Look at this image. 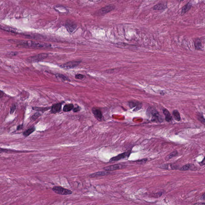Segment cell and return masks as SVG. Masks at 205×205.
Returning <instances> with one entry per match:
<instances>
[{
	"label": "cell",
	"instance_id": "obj_27",
	"mask_svg": "<svg viewBox=\"0 0 205 205\" xmlns=\"http://www.w3.org/2000/svg\"><path fill=\"white\" fill-rule=\"evenodd\" d=\"M41 115V114L39 112H36L34 114V115L32 116V119L33 120H35L38 117H40Z\"/></svg>",
	"mask_w": 205,
	"mask_h": 205
},
{
	"label": "cell",
	"instance_id": "obj_16",
	"mask_svg": "<svg viewBox=\"0 0 205 205\" xmlns=\"http://www.w3.org/2000/svg\"><path fill=\"white\" fill-rule=\"evenodd\" d=\"M192 4L190 2H188V3L186 5L184 6V7L182 8V12H181L182 15H183L186 13L187 11H188L192 8Z\"/></svg>",
	"mask_w": 205,
	"mask_h": 205
},
{
	"label": "cell",
	"instance_id": "obj_7",
	"mask_svg": "<svg viewBox=\"0 0 205 205\" xmlns=\"http://www.w3.org/2000/svg\"><path fill=\"white\" fill-rule=\"evenodd\" d=\"M130 153H131L130 151H127V152H124L123 153L119 154L116 156L113 157L112 158H111L109 161H119L121 159H124L129 156Z\"/></svg>",
	"mask_w": 205,
	"mask_h": 205
},
{
	"label": "cell",
	"instance_id": "obj_1",
	"mask_svg": "<svg viewBox=\"0 0 205 205\" xmlns=\"http://www.w3.org/2000/svg\"><path fill=\"white\" fill-rule=\"evenodd\" d=\"M19 43H20V45L32 47L49 48L51 46V45L49 44L35 42L33 41H19Z\"/></svg>",
	"mask_w": 205,
	"mask_h": 205
},
{
	"label": "cell",
	"instance_id": "obj_37",
	"mask_svg": "<svg viewBox=\"0 0 205 205\" xmlns=\"http://www.w3.org/2000/svg\"><path fill=\"white\" fill-rule=\"evenodd\" d=\"M89 0V1H93V0Z\"/></svg>",
	"mask_w": 205,
	"mask_h": 205
},
{
	"label": "cell",
	"instance_id": "obj_22",
	"mask_svg": "<svg viewBox=\"0 0 205 205\" xmlns=\"http://www.w3.org/2000/svg\"><path fill=\"white\" fill-rule=\"evenodd\" d=\"M1 29L2 30H5V31L11 32L13 33H16L17 32V30L12 28L8 27H1Z\"/></svg>",
	"mask_w": 205,
	"mask_h": 205
},
{
	"label": "cell",
	"instance_id": "obj_14",
	"mask_svg": "<svg viewBox=\"0 0 205 205\" xmlns=\"http://www.w3.org/2000/svg\"><path fill=\"white\" fill-rule=\"evenodd\" d=\"M167 7L166 4L160 3L157 4L155 5L153 7V9L156 11H161V10H164Z\"/></svg>",
	"mask_w": 205,
	"mask_h": 205
},
{
	"label": "cell",
	"instance_id": "obj_33",
	"mask_svg": "<svg viewBox=\"0 0 205 205\" xmlns=\"http://www.w3.org/2000/svg\"><path fill=\"white\" fill-rule=\"evenodd\" d=\"M23 127V125H19V126H18V127H17V130H21L22 129Z\"/></svg>",
	"mask_w": 205,
	"mask_h": 205
},
{
	"label": "cell",
	"instance_id": "obj_17",
	"mask_svg": "<svg viewBox=\"0 0 205 205\" xmlns=\"http://www.w3.org/2000/svg\"><path fill=\"white\" fill-rule=\"evenodd\" d=\"M194 46L196 50H199L202 49V42L200 39L197 38L194 41Z\"/></svg>",
	"mask_w": 205,
	"mask_h": 205
},
{
	"label": "cell",
	"instance_id": "obj_34",
	"mask_svg": "<svg viewBox=\"0 0 205 205\" xmlns=\"http://www.w3.org/2000/svg\"><path fill=\"white\" fill-rule=\"evenodd\" d=\"M201 164L202 165H205V158H204V159H203V161H202V162H201Z\"/></svg>",
	"mask_w": 205,
	"mask_h": 205
},
{
	"label": "cell",
	"instance_id": "obj_31",
	"mask_svg": "<svg viewBox=\"0 0 205 205\" xmlns=\"http://www.w3.org/2000/svg\"><path fill=\"white\" fill-rule=\"evenodd\" d=\"M80 110V108L79 106H77V107H75L73 109V111L74 112H79Z\"/></svg>",
	"mask_w": 205,
	"mask_h": 205
},
{
	"label": "cell",
	"instance_id": "obj_4",
	"mask_svg": "<svg viewBox=\"0 0 205 205\" xmlns=\"http://www.w3.org/2000/svg\"><path fill=\"white\" fill-rule=\"evenodd\" d=\"M115 8V6L114 5H109L107 6L106 7H102V9H99L97 11V15L99 16H102L105 15L106 14L108 13L111 11H112Z\"/></svg>",
	"mask_w": 205,
	"mask_h": 205
},
{
	"label": "cell",
	"instance_id": "obj_9",
	"mask_svg": "<svg viewBox=\"0 0 205 205\" xmlns=\"http://www.w3.org/2000/svg\"><path fill=\"white\" fill-rule=\"evenodd\" d=\"M92 112L96 119L99 121H101L102 118V115L101 111L96 107H94L92 109Z\"/></svg>",
	"mask_w": 205,
	"mask_h": 205
},
{
	"label": "cell",
	"instance_id": "obj_35",
	"mask_svg": "<svg viewBox=\"0 0 205 205\" xmlns=\"http://www.w3.org/2000/svg\"><path fill=\"white\" fill-rule=\"evenodd\" d=\"M205 199V193L203 194V195H202V197H201V199L202 200H204Z\"/></svg>",
	"mask_w": 205,
	"mask_h": 205
},
{
	"label": "cell",
	"instance_id": "obj_12",
	"mask_svg": "<svg viewBox=\"0 0 205 205\" xmlns=\"http://www.w3.org/2000/svg\"><path fill=\"white\" fill-rule=\"evenodd\" d=\"M110 173V172L108 171H106V170L104 171H100L95 172V173L91 174L90 175H89V177L90 178H95V177H98L102 176L107 175Z\"/></svg>",
	"mask_w": 205,
	"mask_h": 205
},
{
	"label": "cell",
	"instance_id": "obj_24",
	"mask_svg": "<svg viewBox=\"0 0 205 205\" xmlns=\"http://www.w3.org/2000/svg\"><path fill=\"white\" fill-rule=\"evenodd\" d=\"M57 76L58 77H59L61 79L63 80H65V81L67 80V81H70L69 79L65 75H63L62 74H57Z\"/></svg>",
	"mask_w": 205,
	"mask_h": 205
},
{
	"label": "cell",
	"instance_id": "obj_18",
	"mask_svg": "<svg viewBox=\"0 0 205 205\" xmlns=\"http://www.w3.org/2000/svg\"><path fill=\"white\" fill-rule=\"evenodd\" d=\"M35 130V128L34 127H31L27 130H26L23 133V135L25 137H27L31 134L32 133L34 132Z\"/></svg>",
	"mask_w": 205,
	"mask_h": 205
},
{
	"label": "cell",
	"instance_id": "obj_5",
	"mask_svg": "<svg viewBox=\"0 0 205 205\" xmlns=\"http://www.w3.org/2000/svg\"><path fill=\"white\" fill-rule=\"evenodd\" d=\"M80 61H73L64 63L61 65V67L64 69L73 68L79 65L80 63Z\"/></svg>",
	"mask_w": 205,
	"mask_h": 205
},
{
	"label": "cell",
	"instance_id": "obj_6",
	"mask_svg": "<svg viewBox=\"0 0 205 205\" xmlns=\"http://www.w3.org/2000/svg\"><path fill=\"white\" fill-rule=\"evenodd\" d=\"M67 30L69 33H72L76 29L77 25L75 23L70 20H67L65 23Z\"/></svg>",
	"mask_w": 205,
	"mask_h": 205
},
{
	"label": "cell",
	"instance_id": "obj_11",
	"mask_svg": "<svg viewBox=\"0 0 205 205\" xmlns=\"http://www.w3.org/2000/svg\"><path fill=\"white\" fill-rule=\"evenodd\" d=\"M129 107L131 108H135L134 111H137L141 109L142 105L141 103L137 102H129Z\"/></svg>",
	"mask_w": 205,
	"mask_h": 205
},
{
	"label": "cell",
	"instance_id": "obj_29",
	"mask_svg": "<svg viewBox=\"0 0 205 205\" xmlns=\"http://www.w3.org/2000/svg\"><path fill=\"white\" fill-rule=\"evenodd\" d=\"M85 77V76L82 74H77L75 76V78L77 79H79V80H82Z\"/></svg>",
	"mask_w": 205,
	"mask_h": 205
},
{
	"label": "cell",
	"instance_id": "obj_36",
	"mask_svg": "<svg viewBox=\"0 0 205 205\" xmlns=\"http://www.w3.org/2000/svg\"><path fill=\"white\" fill-rule=\"evenodd\" d=\"M183 0H177V1H178V2H180L182 1H183Z\"/></svg>",
	"mask_w": 205,
	"mask_h": 205
},
{
	"label": "cell",
	"instance_id": "obj_30",
	"mask_svg": "<svg viewBox=\"0 0 205 205\" xmlns=\"http://www.w3.org/2000/svg\"><path fill=\"white\" fill-rule=\"evenodd\" d=\"M198 120L201 121L203 123L205 122V119H204V117L202 115H200V114L198 115Z\"/></svg>",
	"mask_w": 205,
	"mask_h": 205
},
{
	"label": "cell",
	"instance_id": "obj_8",
	"mask_svg": "<svg viewBox=\"0 0 205 205\" xmlns=\"http://www.w3.org/2000/svg\"><path fill=\"white\" fill-rule=\"evenodd\" d=\"M48 57L47 54L46 53H43L39 54L38 55H35L33 57L29 58V60L31 62H35V61H39L46 58Z\"/></svg>",
	"mask_w": 205,
	"mask_h": 205
},
{
	"label": "cell",
	"instance_id": "obj_25",
	"mask_svg": "<svg viewBox=\"0 0 205 205\" xmlns=\"http://www.w3.org/2000/svg\"><path fill=\"white\" fill-rule=\"evenodd\" d=\"M191 165L188 164L185 165L183 166L182 168H180V170L182 171H186V170H188L191 167Z\"/></svg>",
	"mask_w": 205,
	"mask_h": 205
},
{
	"label": "cell",
	"instance_id": "obj_28",
	"mask_svg": "<svg viewBox=\"0 0 205 205\" xmlns=\"http://www.w3.org/2000/svg\"><path fill=\"white\" fill-rule=\"evenodd\" d=\"M16 109V105H12V106H11V109H10V114H13L15 110Z\"/></svg>",
	"mask_w": 205,
	"mask_h": 205
},
{
	"label": "cell",
	"instance_id": "obj_21",
	"mask_svg": "<svg viewBox=\"0 0 205 205\" xmlns=\"http://www.w3.org/2000/svg\"><path fill=\"white\" fill-rule=\"evenodd\" d=\"M178 151H173V152L171 153H170V154L168 155V156L166 157V158H165V160H169L170 159H171V158H173L174 157L178 155Z\"/></svg>",
	"mask_w": 205,
	"mask_h": 205
},
{
	"label": "cell",
	"instance_id": "obj_20",
	"mask_svg": "<svg viewBox=\"0 0 205 205\" xmlns=\"http://www.w3.org/2000/svg\"><path fill=\"white\" fill-rule=\"evenodd\" d=\"M173 115L175 119L177 121H180V120H181L180 115V113L178 110H175L173 111Z\"/></svg>",
	"mask_w": 205,
	"mask_h": 205
},
{
	"label": "cell",
	"instance_id": "obj_2",
	"mask_svg": "<svg viewBox=\"0 0 205 205\" xmlns=\"http://www.w3.org/2000/svg\"><path fill=\"white\" fill-rule=\"evenodd\" d=\"M147 112L149 116H151L153 121L160 123L162 122L163 121V118L159 115L158 112L153 108L151 107L148 108Z\"/></svg>",
	"mask_w": 205,
	"mask_h": 205
},
{
	"label": "cell",
	"instance_id": "obj_3",
	"mask_svg": "<svg viewBox=\"0 0 205 205\" xmlns=\"http://www.w3.org/2000/svg\"><path fill=\"white\" fill-rule=\"evenodd\" d=\"M52 190L55 193L61 195H68L72 194V192L71 190L60 186L54 187Z\"/></svg>",
	"mask_w": 205,
	"mask_h": 205
},
{
	"label": "cell",
	"instance_id": "obj_19",
	"mask_svg": "<svg viewBox=\"0 0 205 205\" xmlns=\"http://www.w3.org/2000/svg\"><path fill=\"white\" fill-rule=\"evenodd\" d=\"M74 108V105L72 104L66 105L64 106L63 110L64 112H68L71 111Z\"/></svg>",
	"mask_w": 205,
	"mask_h": 205
},
{
	"label": "cell",
	"instance_id": "obj_26",
	"mask_svg": "<svg viewBox=\"0 0 205 205\" xmlns=\"http://www.w3.org/2000/svg\"><path fill=\"white\" fill-rule=\"evenodd\" d=\"M147 161H148V159L147 158H145V159H141L140 160H137L136 161V163L139 164H143L146 163Z\"/></svg>",
	"mask_w": 205,
	"mask_h": 205
},
{
	"label": "cell",
	"instance_id": "obj_23",
	"mask_svg": "<svg viewBox=\"0 0 205 205\" xmlns=\"http://www.w3.org/2000/svg\"><path fill=\"white\" fill-rule=\"evenodd\" d=\"M49 109L50 107H33V110L38 111H46Z\"/></svg>",
	"mask_w": 205,
	"mask_h": 205
},
{
	"label": "cell",
	"instance_id": "obj_32",
	"mask_svg": "<svg viewBox=\"0 0 205 205\" xmlns=\"http://www.w3.org/2000/svg\"><path fill=\"white\" fill-rule=\"evenodd\" d=\"M162 194L163 193L162 192H159V193L155 194L154 195H154V197H160V196L162 195Z\"/></svg>",
	"mask_w": 205,
	"mask_h": 205
},
{
	"label": "cell",
	"instance_id": "obj_10",
	"mask_svg": "<svg viewBox=\"0 0 205 205\" xmlns=\"http://www.w3.org/2000/svg\"><path fill=\"white\" fill-rule=\"evenodd\" d=\"M124 167V165L120 164H116L112 165H109L108 166H106L104 168L103 170L106 171H113L115 170H119L121 169Z\"/></svg>",
	"mask_w": 205,
	"mask_h": 205
},
{
	"label": "cell",
	"instance_id": "obj_13",
	"mask_svg": "<svg viewBox=\"0 0 205 205\" xmlns=\"http://www.w3.org/2000/svg\"><path fill=\"white\" fill-rule=\"evenodd\" d=\"M62 104L61 103L56 104L53 105L51 107V112L52 114H55L60 112Z\"/></svg>",
	"mask_w": 205,
	"mask_h": 205
},
{
	"label": "cell",
	"instance_id": "obj_15",
	"mask_svg": "<svg viewBox=\"0 0 205 205\" xmlns=\"http://www.w3.org/2000/svg\"><path fill=\"white\" fill-rule=\"evenodd\" d=\"M163 113L165 116V120L167 122H170L172 120V117L170 114V112L167 109H165L163 110Z\"/></svg>",
	"mask_w": 205,
	"mask_h": 205
}]
</instances>
